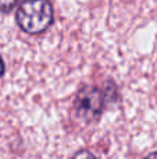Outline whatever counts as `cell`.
Segmentation results:
<instances>
[{
  "instance_id": "1",
  "label": "cell",
  "mask_w": 157,
  "mask_h": 159,
  "mask_svg": "<svg viewBox=\"0 0 157 159\" xmlns=\"http://www.w3.org/2000/svg\"><path fill=\"white\" fill-rule=\"evenodd\" d=\"M15 18L24 32L36 35L52 24L53 7L47 0H24L17 10Z\"/></svg>"
},
{
  "instance_id": "2",
  "label": "cell",
  "mask_w": 157,
  "mask_h": 159,
  "mask_svg": "<svg viewBox=\"0 0 157 159\" xmlns=\"http://www.w3.org/2000/svg\"><path fill=\"white\" fill-rule=\"evenodd\" d=\"M104 92L95 87H85L78 92L75 98V110L78 116L85 121H92L99 117L103 107Z\"/></svg>"
},
{
  "instance_id": "3",
  "label": "cell",
  "mask_w": 157,
  "mask_h": 159,
  "mask_svg": "<svg viewBox=\"0 0 157 159\" xmlns=\"http://www.w3.org/2000/svg\"><path fill=\"white\" fill-rule=\"evenodd\" d=\"M18 0H0V11L2 13H8L15 7Z\"/></svg>"
},
{
  "instance_id": "4",
  "label": "cell",
  "mask_w": 157,
  "mask_h": 159,
  "mask_svg": "<svg viewBox=\"0 0 157 159\" xmlns=\"http://www.w3.org/2000/svg\"><path fill=\"white\" fill-rule=\"evenodd\" d=\"M3 73H4V61H3L2 56H0V77L3 75Z\"/></svg>"
}]
</instances>
